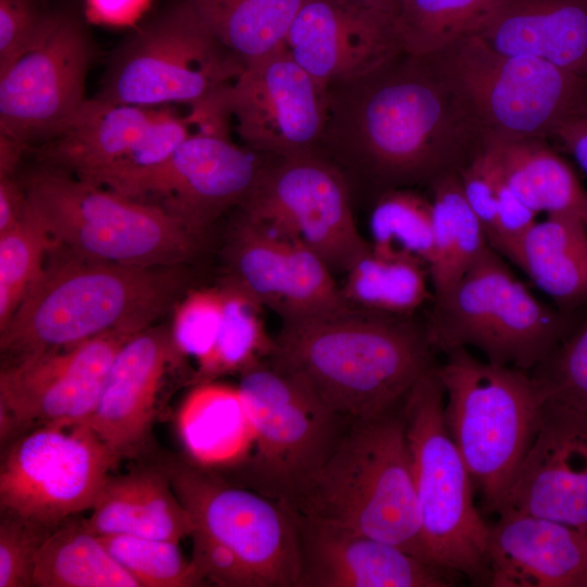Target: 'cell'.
I'll use <instances>...</instances> for the list:
<instances>
[{
    "label": "cell",
    "mask_w": 587,
    "mask_h": 587,
    "mask_svg": "<svg viewBox=\"0 0 587 587\" xmlns=\"http://www.w3.org/2000/svg\"><path fill=\"white\" fill-rule=\"evenodd\" d=\"M585 223H586V226H587V212H586V215H585Z\"/></svg>",
    "instance_id": "obj_50"
},
{
    "label": "cell",
    "mask_w": 587,
    "mask_h": 587,
    "mask_svg": "<svg viewBox=\"0 0 587 587\" xmlns=\"http://www.w3.org/2000/svg\"><path fill=\"white\" fill-rule=\"evenodd\" d=\"M280 504L296 517L391 544L429 563L403 405L351 421L325 461Z\"/></svg>",
    "instance_id": "obj_4"
},
{
    "label": "cell",
    "mask_w": 587,
    "mask_h": 587,
    "mask_svg": "<svg viewBox=\"0 0 587 587\" xmlns=\"http://www.w3.org/2000/svg\"><path fill=\"white\" fill-rule=\"evenodd\" d=\"M243 64L285 42L304 0H184Z\"/></svg>",
    "instance_id": "obj_34"
},
{
    "label": "cell",
    "mask_w": 587,
    "mask_h": 587,
    "mask_svg": "<svg viewBox=\"0 0 587 587\" xmlns=\"http://www.w3.org/2000/svg\"><path fill=\"white\" fill-rule=\"evenodd\" d=\"M152 0H86V16L97 25L128 27L135 25Z\"/></svg>",
    "instance_id": "obj_45"
},
{
    "label": "cell",
    "mask_w": 587,
    "mask_h": 587,
    "mask_svg": "<svg viewBox=\"0 0 587 587\" xmlns=\"http://www.w3.org/2000/svg\"><path fill=\"white\" fill-rule=\"evenodd\" d=\"M188 280L185 265L95 260L53 241L39 277L0 330L2 365L107 332L137 334L174 310Z\"/></svg>",
    "instance_id": "obj_3"
},
{
    "label": "cell",
    "mask_w": 587,
    "mask_h": 587,
    "mask_svg": "<svg viewBox=\"0 0 587 587\" xmlns=\"http://www.w3.org/2000/svg\"><path fill=\"white\" fill-rule=\"evenodd\" d=\"M585 536H586V542H587V533H585Z\"/></svg>",
    "instance_id": "obj_51"
},
{
    "label": "cell",
    "mask_w": 587,
    "mask_h": 587,
    "mask_svg": "<svg viewBox=\"0 0 587 587\" xmlns=\"http://www.w3.org/2000/svg\"><path fill=\"white\" fill-rule=\"evenodd\" d=\"M436 372L445 421L486 513L498 514L535 435L542 398L529 372L482 361L466 348Z\"/></svg>",
    "instance_id": "obj_6"
},
{
    "label": "cell",
    "mask_w": 587,
    "mask_h": 587,
    "mask_svg": "<svg viewBox=\"0 0 587 587\" xmlns=\"http://www.w3.org/2000/svg\"><path fill=\"white\" fill-rule=\"evenodd\" d=\"M514 264L563 308L587 300V226L576 214L547 215L521 242Z\"/></svg>",
    "instance_id": "obj_29"
},
{
    "label": "cell",
    "mask_w": 587,
    "mask_h": 587,
    "mask_svg": "<svg viewBox=\"0 0 587 587\" xmlns=\"http://www.w3.org/2000/svg\"><path fill=\"white\" fill-rule=\"evenodd\" d=\"M238 388L254 435L241 464L246 482L280 503L325 461L351 421L333 413L268 360L242 372Z\"/></svg>",
    "instance_id": "obj_11"
},
{
    "label": "cell",
    "mask_w": 587,
    "mask_h": 587,
    "mask_svg": "<svg viewBox=\"0 0 587 587\" xmlns=\"http://www.w3.org/2000/svg\"><path fill=\"white\" fill-rule=\"evenodd\" d=\"M490 525L491 587H587L583 532L532 514L504 511Z\"/></svg>",
    "instance_id": "obj_25"
},
{
    "label": "cell",
    "mask_w": 587,
    "mask_h": 587,
    "mask_svg": "<svg viewBox=\"0 0 587 587\" xmlns=\"http://www.w3.org/2000/svg\"><path fill=\"white\" fill-rule=\"evenodd\" d=\"M263 164L260 153L229 136L192 133L121 195L158 205L203 239L222 214L242 204Z\"/></svg>",
    "instance_id": "obj_20"
},
{
    "label": "cell",
    "mask_w": 587,
    "mask_h": 587,
    "mask_svg": "<svg viewBox=\"0 0 587 587\" xmlns=\"http://www.w3.org/2000/svg\"><path fill=\"white\" fill-rule=\"evenodd\" d=\"M437 365L403 404L407 438L427 561L488 585L490 525L474 502V485L445 421Z\"/></svg>",
    "instance_id": "obj_8"
},
{
    "label": "cell",
    "mask_w": 587,
    "mask_h": 587,
    "mask_svg": "<svg viewBox=\"0 0 587 587\" xmlns=\"http://www.w3.org/2000/svg\"><path fill=\"white\" fill-rule=\"evenodd\" d=\"M369 232L373 251L411 257L429 268L434 249L429 200L410 190H385L370 214Z\"/></svg>",
    "instance_id": "obj_37"
},
{
    "label": "cell",
    "mask_w": 587,
    "mask_h": 587,
    "mask_svg": "<svg viewBox=\"0 0 587 587\" xmlns=\"http://www.w3.org/2000/svg\"><path fill=\"white\" fill-rule=\"evenodd\" d=\"M224 307L221 285L188 290L174 308L171 334L182 358L201 362L216 340Z\"/></svg>",
    "instance_id": "obj_41"
},
{
    "label": "cell",
    "mask_w": 587,
    "mask_h": 587,
    "mask_svg": "<svg viewBox=\"0 0 587 587\" xmlns=\"http://www.w3.org/2000/svg\"><path fill=\"white\" fill-rule=\"evenodd\" d=\"M25 152L27 149L23 145L0 135V177L17 175Z\"/></svg>",
    "instance_id": "obj_48"
},
{
    "label": "cell",
    "mask_w": 587,
    "mask_h": 587,
    "mask_svg": "<svg viewBox=\"0 0 587 587\" xmlns=\"http://www.w3.org/2000/svg\"><path fill=\"white\" fill-rule=\"evenodd\" d=\"M52 243L29 202L21 222L0 233V330L39 277Z\"/></svg>",
    "instance_id": "obj_38"
},
{
    "label": "cell",
    "mask_w": 587,
    "mask_h": 587,
    "mask_svg": "<svg viewBox=\"0 0 587 587\" xmlns=\"http://www.w3.org/2000/svg\"><path fill=\"white\" fill-rule=\"evenodd\" d=\"M95 46L82 21L53 11L36 42L0 73V135L27 151L80 109Z\"/></svg>",
    "instance_id": "obj_16"
},
{
    "label": "cell",
    "mask_w": 587,
    "mask_h": 587,
    "mask_svg": "<svg viewBox=\"0 0 587 587\" xmlns=\"http://www.w3.org/2000/svg\"><path fill=\"white\" fill-rule=\"evenodd\" d=\"M435 351L473 347L494 364L532 372L572 330L487 246L425 322Z\"/></svg>",
    "instance_id": "obj_9"
},
{
    "label": "cell",
    "mask_w": 587,
    "mask_h": 587,
    "mask_svg": "<svg viewBox=\"0 0 587 587\" xmlns=\"http://www.w3.org/2000/svg\"><path fill=\"white\" fill-rule=\"evenodd\" d=\"M243 66L180 0L120 46L95 97L147 108L195 105L233 82Z\"/></svg>",
    "instance_id": "obj_10"
},
{
    "label": "cell",
    "mask_w": 587,
    "mask_h": 587,
    "mask_svg": "<svg viewBox=\"0 0 587 587\" xmlns=\"http://www.w3.org/2000/svg\"><path fill=\"white\" fill-rule=\"evenodd\" d=\"M51 239L89 259L142 266L185 265L202 239L158 205L41 163L18 172Z\"/></svg>",
    "instance_id": "obj_5"
},
{
    "label": "cell",
    "mask_w": 587,
    "mask_h": 587,
    "mask_svg": "<svg viewBox=\"0 0 587 587\" xmlns=\"http://www.w3.org/2000/svg\"><path fill=\"white\" fill-rule=\"evenodd\" d=\"M295 519L301 552L297 587H450L461 577L391 544Z\"/></svg>",
    "instance_id": "obj_23"
},
{
    "label": "cell",
    "mask_w": 587,
    "mask_h": 587,
    "mask_svg": "<svg viewBox=\"0 0 587 587\" xmlns=\"http://www.w3.org/2000/svg\"><path fill=\"white\" fill-rule=\"evenodd\" d=\"M432 184L434 249L429 275L434 298H440L458 284L489 243L464 197L459 173H447Z\"/></svg>",
    "instance_id": "obj_32"
},
{
    "label": "cell",
    "mask_w": 587,
    "mask_h": 587,
    "mask_svg": "<svg viewBox=\"0 0 587 587\" xmlns=\"http://www.w3.org/2000/svg\"><path fill=\"white\" fill-rule=\"evenodd\" d=\"M469 33L497 52L587 76V0H497Z\"/></svg>",
    "instance_id": "obj_26"
},
{
    "label": "cell",
    "mask_w": 587,
    "mask_h": 587,
    "mask_svg": "<svg viewBox=\"0 0 587 587\" xmlns=\"http://www.w3.org/2000/svg\"><path fill=\"white\" fill-rule=\"evenodd\" d=\"M529 373L542 401L587 414V320Z\"/></svg>",
    "instance_id": "obj_40"
},
{
    "label": "cell",
    "mask_w": 587,
    "mask_h": 587,
    "mask_svg": "<svg viewBox=\"0 0 587 587\" xmlns=\"http://www.w3.org/2000/svg\"><path fill=\"white\" fill-rule=\"evenodd\" d=\"M51 530L1 513L0 587H30L37 553Z\"/></svg>",
    "instance_id": "obj_42"
},
{
    "label": "cell",
    "mask_w": 587,
    "mask_h": 587,
    "mask_svg": "<svg viewBox=\"0 0 587 587\" xmlns=\"http://www.w3.org/2000/svg\"><path fill=\"white\" fill-rule=\"evenodd\" d=\"M190 538V560L205 582L222 587H263L252 567L233 549L197 526Z\"/></svg>",
    "instance_id": "obj_44"
},
{
    "label": "cell",
    "mask_w": 587,
    "mask_h": 587,
    "mask_svg": "<svg viewBox=\"0 0 587 587\" xmlns=\"http://www.w3.org/2000/svg\"><path fill=\"white\" fill-rule=\"evenodd\" d=\"M587 173V114L563 124L554 135Z\"/></svg>",
    "instance_id": "obj_47"
},
{
    "label": "cell",
    "mask_w": 587,
    "mask_h": 587,
    "mask_svg": "<svg viewBox=\"0 0 587 587\" xmlns=\"http://www.w3.org/2000/svg\"><path fill=\"white\" fill-rule=\"evenodd\" d=\"M160 465L196 526L241 557L263 587H297L299 530L284 505L192 461L171 458Z\"/></svg>",
    "instance_id": "obj_15"
},
{
    "label": "cell",
    "mask_w": 587,
    "mask_h": 587,
    "mask_svg": "<svg viewBox=\"0 0 587 587\" xmlns=\"http://www.w3.org/2000/svg\"><path fill=\"white\" fill-rule=\"evenodd\" d=\"M485 150L508 186L534 212L585 218L587 193L569 164L541 139L495 141Z\"/></svg>",
    "instance_id": "obj_30"
},
{
    "label": "cell",
    "mask_w": 587,
    "mask_h": 587,
    "mask_svg": "<svg viewBox=\"0 0 587 587\" xmlns=\"http://www.w3.org/2000/svg\"><path fill=\"white\" fill-rule=\"evenodd\" d=\"M220 285L224 294L222 322L212 350L197 364V384L241 374L267 360L275 348V339L267 333L262 317L264 308L242 291Z\"/></svg>",
    "instance_id": "obj_35"
},
{
    "label": "cell",
    "mask_w": 587,
    "mask_h": 587,
    "mask_svg": "<svg viewBox=\"0 0 587 587\" xmlns=\"http://www.w3.org/2000/svg\"><path fill=\"white\" fill-rule=\"evenodd\" d=\"M326 100L319 152L326 149L388 189L459 173L485 148L430 57L399 52L363 75L328 85Z\"/></svg>",
    "instance_id": "obj_1"
},
{
    "label": "cell",
    "mask_w": 587,
    "mask_h": 587,
    "mask_svg": "<svg viewBox=\"0 0 587 587\" xmlns=\"http://www.w3.org/2000/svg\"><path fill=\"white\" fill-rule=\"evenodd\" d=\"M170 110L93 97L50 139L29 149L36 162L121 193L166 161L191 134Z\"/></svg>",
    "instance_id": "obj_13"
},
{
    "label": "cell",
    "mask_w": 587,
    "mask_h": 587,
    "mask_svg": "<svg viewBox=\"0 0 587 587\" xmlns=\"http://www.w3.org/2000/svg\"><path fill=\"white\" fill-rule=\"evenodd\" d=\"M134 335L107 332L3 364L1 447L39 427L84 422L97 405L115 355Z\"/></svg>",
    "instance_id": "obj_17"
},
{
    "label": "cell",
    "mask_w": 587,
    "mask_h": 587,
    "mask_svg": "<svg viewBox=\"0 0 587 587\" xmlns=\"http://www.w3.org/2000/svg\"><path fill=\"white\" fill-rule=\"evenodd\" d=\"M182 359L171 327L152 325L132 336L115 355L88 425L121 461L147 446L155 404L170 365Z\"/></svg>",
    "instance_id": "obj_24"
},
{
    "label": "cell",
    "mask_w": 587,
    "mask_h": 587,
    "mask_svg": "<svg viewBox=\"0 0 587 587\" xmlns=\"http://www.w3.org/2000/svg\"><path fill=\"white\" fill-rule=\"evenodd\" d=\"M521 512L587 533V414L544 401L538 425L498 514Z\"/></svg>",
    "instance_id": "obj_21"
},
{
    "label": "cell",
    "mask_w": 587,
    "mask_h": 587,
    "mask_svg": "<svg viewBox=\"0 0 587 587\" xmlns=\"http://www.w3.org/2000/svg\"><path fill=\"white\" fill-rule=\"evenodd\" d=\"M267 359L333 413L366 420L403 405L435 363L425 324L355 308L283 322Z\"/></svg>",
    "instance_id": "obj_2"
},
{
    "label": "cell",
    "mask_w": 587,
    "mask_h": 587,
    "mask_svg": "<svg viewBox=\"0 0 587 587\" xmlns=\"http://www.w3.org/2000/svg\"><path fill=\"white\" fill-rule=\"evenodd\" d=\"M284 45L325 89L401 52L391 15L346 0H304Z\"/></svg>",
    "instance_id": "obj_22"
},
{
    "label": "cell",
    "mask_w": 587,
    "mask_h": 587,
    "mask_svg": "<svg viewBox=\"0 0 587 587\" xmlns=\"http://www.w3.org/2000/svg\"><path fill=\"white\" fill-rule=\"evenodd\" d=\"M52 12L47 0H0V73L36 42Z\"/></svg>",
    "instance_id": "obj_43"
},
{
    "label": "cell",
    "mask_w": 587,
    "mask_h": 587,
    "mask_svg": "<svg viewBox=\"0 0 587 587\" xmlns=\"http://www.w3.org/2000/svg\"><path fill=\"white\" fill-rule=\"evenodd\" d=\"M348 2L394 16L398 0H346Z\"/></svg>",
    "instance_id": "obj_49"
},
{
    "label": "cell",
    "mask_w": 587,
    "mask_h": 587,
    "mask_svg": "<svg viewBox=\"0 0 587 587\" xmlns=\"http://www.w3.org/2000/svg\"><path fill=\"white\" fill-rule=\"evenodd\" d=\"M28 200L18 175L0 177V233H4L26 215Z\"/></svg>",
    "instance_id": "obj_46"
},
{
    "label": "cell",
    "mask_w": 587,
    "mask_h": 587,
    "mask_svg": "<svg viewBox=\"0 0 587 587\" xmlns=\"http://www.w3.org/2000/svg\"><path fill=\"white\" fill-rule=\"evenodd\" d=\"M223 97L247 148L273 158L319 152L327 116L326 89L285 45L245 64L224 87Z\"/></svg>",
    "instance_id": "obj_18"
},
{
    "label": "cell",
    "mask_w": 587,
    "mask_h": 587,
    "mask_svg": "<svg viewBox=\"0 0 587 587\" xmlns=\"http://www.w3.org/2000/svg\"><path fill=\"white\" fill-rule=\"evenodd\" d=\"M239 209L307 245L333 272L346 273L371 249L357 227L344 172L320 152L264 163Z\"/></svg>",
    "instance_id": "obj_14"
},
{
    "label": "cell",
    "mask_w": 587,
    "mask_h": 587,
    "mask_svg": "<svg viewBox=\"0 0 587 587\" xmlns=\"http://www.w3.org/2000/svg\"><path fill=\"white\" fill-rule=\"evenodd\" d=\"M90 512L83 522L96 535H132L179 542L196 528L160 464L111 475Z\"/></svg>",
    "instance_id": "obj_27"
},
{
    "label": "cell",
    "mask_w": 587,
    "mask_h": 587,
    "mask_svg": "<svg viewBox=\"0 0 587 587\" xmlns=\"http://www.w3.org/2000/svg\"><path fill=\"white\" fill-rule=\"evenodd\" d=\"M427 57L457 92L485 146L554 136L587 114V76L497 52L471 33Z\"/></svg>",
    "instance_id": "obj_7"
},
{
    "label": "cell",
    "mask_w": 587,
    "mask_h": 587,
    "mask_svg": "<svg viewBox=\"0 0 587 587\" xmlns=\"http://www.w3.org/2000/svg\"><path fill=\"white\" fill-rule=\"evenodd\" d=\"M177 426L192 462L205 469L239 466L253 448V429L238 386L198 384L180 407Z\"/></svg>",
    "instance_id": "obj_28"
},
{
    "label": "cell",
    "mask_w": 587,
    "mask_h": 587,
    "mask_svg": "<svg viewBox=\"0 0 587 587\" xmlns=\"http://www.w3.org/2000/svg\"><path fill=\"white\" fill-rule=\"evenodd\" d=\"M229 285L283 322H301L350 308L327 263L303 242L242 212L223 251Z\"/></svg>",
    "instance_id": "obj_19"
},
{
    "label": "cell",
    "mask_w": 587,
    "mask_h": 587,
    "mask_svg": "<svg viewBox=\"0 0 587 587\" xmlns=\"http://www.w3.org/2000/svg\"><path fill=\"white\" fill-rule=\"evenodd\" d=\"M429 268L411 257L385 255L370 249L346 271L340 285L349 307L397 316H413L428 300Z\"/></svg>",
    "instance_id": "obj_33"
},
{
    "label": "cell",
    "mask_w": 587,
    "mask_h": 587,
    "mask_svg": "<svg viewBox=\"0 0 587 587\" xmlns=\"http://www.w3.org/2000/svg\"><path fill=\"white\" fill-rule=\"evenodd\" d=\"M118 462L85 423L30 430L2 450L0 511L52 530L90 511Z\"/></svg>",
    "instance_id": "obj_12"
},
{
    "label": "cell",
    "mask_w": 587,
    "mask_h": 587,
    "mask_svg": "<svg viewBox=\"0 0 587 587\" xmlns=\"http://www.w3.org/2000/svg\"><path fill=\"white\" fill-rule=\"evenodd\" d=\"M36 587H140L83 520L52 529L35 561Z\"/></svg>",
    "instance_id": "obj_31"
},
{
    "label": "cell",
    "mask_w": 587,
    "mask_h": 587,
    "mask_svg": "<svg viewBox=\"0 0 587 587\" xmlns=\"http://www.w3.org/2000/svg\"><path fill=\"white\" fill-rule=\"evenodd\" d=\"M140 587H195L205 582L178 544L132 535H98Z\"/></svg>",
    "instance_id": "obj_39"
},
{
    "label": "cell",
    "mask_w": 587,
    "mask_h": 587,
    "mask_svg": "<svg viewBox=\"0 0 587 587\" xmlns=\"http://www.w3.org/2000/svg\"><path fill=\"white\" fill-rule=\"evenodd\" d=\"M497 0H398L392 24L401 52L427 57L467 34Z\"/></svg>",
    "instance_id": "obj_36"
}]
</instances>
